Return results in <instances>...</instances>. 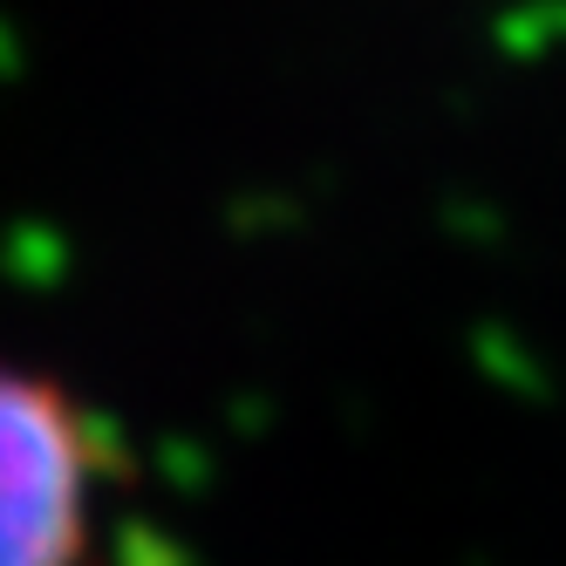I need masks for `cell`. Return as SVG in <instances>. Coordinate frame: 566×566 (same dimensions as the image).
I'll return each mask as SVG.
<instances>
[{"instance_id":"6da1fadb","label":"cell","mask_w":566,"mask_h":566,"mask_svg":"<svg viewBox=\"0 0 566 566\" xmlns=\"http://www.w3.org/2000/svg\"><path fill=\"white\" fill-rule=\"evenodd\" d=\"M103 471L83 396L0 355V566H96Z\"/></svg>"}]
</instances>
